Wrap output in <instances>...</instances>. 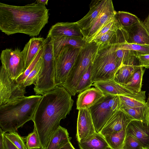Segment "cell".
Here are the masks:
<instances>
[{
	"label": "cell",
	"mask_w": 149,
	"mask_h": 149,
	"mask_svg": "<svg viewBox=\"0 0 149 149\" xmlns=\"http://www.w3.org/2000/svg\"><path fill=\"white\" fill-rule=\"evenodd\" d=\"M74 100L63 87L57 86L44 94L37 106L32 121L36 129L41 149H46L61 120L72 110Z\"/></svg>",
	"instance_id": "cell-1"
},
{
	"label": "cell",
	"mask_w": 149,
	"mask_h": 149,
	"mask_svg": "<svg viewBox=\"0 0 149 149\" xmlns=\"http://www.w3.org/2000/svg\"><path fill=\"white\" fill-rule=\"evenodd\" d=\"M49 10L36 1L24 6L0 3V30L7 35L38 36L48 23Z\"/></svg>",
	"instance_id": "cell-2"
},
{
	"label": "cell",
	"mask_w": 149,
	"mask_h": 149,
	"mask_svg": "<svg viewBox=\"0 0 149 149\" xmlns=\"http://www.w3.org/2000/svg\"><path fill=\"white\" fill-rule=\"evenodd\" d=\"M42 95L25 96L0 106V127L5 133L17 131L32 120Z\"/></svg>",
	"instance_id": "cell-3"
},
{
	"label": "cell",
	"mask_w": 149,
	"mask_h": 149,
	"mask_svg": "<svg viewBox=\"0 0 149 149\" xmlns=\"http://www.w3.org/2000/svg\"><path fill=\"white\" fill-rule=\"evenodd\" d=\"M118 43L99 46L92 65L93 83L114 79L116 72L122 64L116 54Z\"/></svg>",
	"instance_id": "cell-4"
},
{
	"label": "cell",
	"mask_w": 149,
	"mask_h": 149,
	"mask_svg": "<svg viewBox=\"0 0 149 149\" xmlns=\"http://www.w3.org/2000/svg\"><path fill=\"white\" fill-rule=\"evenodd\" d=\"M99 46L95 42L93 41L87 43L81 48L74 65L61 86L72 95L76 94L75 88L78 82L87 69L92 65Z\"/></svg>",
	"instance_id": "cell-5"
},
{
	"label": "cell",
	"mask_w": 149,
	"mask_h": 149,
	"mask_svg": "<svg viewBox=\"0 0 149 149\" xmlns=\"http://www.w3.org/2000/svg\"><path fill=\"white\" fill-rule=\"evenodd\" d=\"M42 58L43 63L33 90L36 95H43L56 86L55 81V68L52 47L48 40L45 45Z\"/></svg>",
	"instance_id": "cell-6"
},
{
	"label": "cell",
	"mask_w": 149,
	"mask_h": 149,
	"mask_svg": "<svg viewBox=\"0 0 149 149\" xmlns=\"http://www.w3.org/2000/svg\"><path fill=\"white\" fill-rule=\"evenodd\" d=\"M80 49L67 45L63 47L54 57L55 81L56 86H61L65 81Z\"/></svg>",
	"instance_id": "cell-7"
},
{
	"label": "cell",
	"mask_w": 149,
	"mask_h": 149,
	"mask_svg": "<svg viewBox=\"0 0 149 149\" xmlns=\"http://www.w3.org/2000/svg\"><path fill=\"white\" fill-rule=\"evenodd\" d=\"M0 58L1 66L13 80H15L25 70L22 51L18 48L14 49L6 48L2 50Z\"/></svg>",
	"instance_id": "cell-8"
},
{
	"label": "cell",
	"mask_w": 149,
	"mask_h": 149,
	"mask_svg": "<svg viewBox=\"0 0 149 149\" xmlns=\"http://www.w3.org/2000/svg\"><path fill=\"white\" fill-rule=\"evenodd\" d=\"M26 89L11 79L1 66L0 71V106L25 96Z\"/></svg>",
	"instance_id": "cell-9"
},
{
	"label": "cell",
	"mask_w": 149,
	"mask_h": 149,
	"mask_svg": "<svg viewBox=\"0 0 149 149\" xmlns=\"http://www.w3.org/2000/svg\"><path fill=\"white\" fill-rule=\"evenodd\" d=\"M92 86L100 90L104 95L125 96L146 103L145 91L134 92L117 83L114 79L95 82L93 83Z\"/></svg>",
	"instance_id": "cell-10"
},
{
	"label": "cell",
	"mask_w": 149,
	"mask_h": 149,
	"mask_svg": "<svg viewBox=\"0 0 149 149\" xmlns=\"http://www.w3.org/2000/svg\"><path fill=\"white\" fill-rule=\"evenodd\" d=\"M110 95H104L90 110L95 129L100 133L107 122L115 112L109 103Z\"/></svg>",
	"instance_id": "cell-11"
},
{
	"label": "cell",
	"mask_w": 149,
	"mask_h": 149,
	"mask_svg": "<svg viewBox=\"0 0 149 149\" xmlns=\"http://www.w3.org/2000/svg\"><path fill=\"white\" fill-rule=\"evenodd\" d=\"M137 54L134 52H130L116 72L114 78L117 83L124 85L134 72L141 67Z\"/></svg>",
	"instance_id": "cell-12"
},
{
	"label": "cell",
	"mask_w": 149,
	"mask_h": 149,
	"mask_svg": "<svg viewBox=\"0 0 149 149\" xmlns=\"http://www.w3.org/2000/svg\"><path fill=\"white\" fill-rule=\"evenodd\" d=\"M116 13L112 1L107 0L106 5L100 15L92 25L83 33L84 40L88 43L92 38L110 20L113 18Z\"/></svg>",
	"instance_id": "cell-13"
},
{
	"label": "cell",
	"mask_w": 149,
	"mask_h": 149,
	"mask_svg": "<svg viewBox=\"0 0 149 149\" xmlns=\"http://www.w3.org/2000/svg\"><path fill=\"white\" fill-rule=\"evenodd\" d=\"M134 120L120 108L114 113L100 133L105 137L126 130L129 123Z\"/></svg>",
	"instance_id": "cell-14"
},
{
	"label": "cell",
	"mask_w": 149,
	"mask_h": 149,
	"mask_svg": "<svg viewBox=\"0 0 149 149\" xmlns=\"http://www.w3.org/2000/svg\"><path fill=\"white\" fill-rule=\"evenodd\" d=\"M96 132L89 109L79 110L76 134L78 143Z\"/></svg>",
	"instance_id": "cell-15"
},
{
	"label": "cell",
	"mask_w": 149,
	"mask_h": 149,
	"mask_svg": "<svg viewBox=\"0 0 149 149\" xmlns=\"http://www.w3.org/2000/svg\"><path fill=\"white\" fill-rule=\"evenodd\" d=\"M60 36H66L84 39V35L76 22L56 23L51 27L47 38L50 39Z\"/></svg>",
	"instance_id": "cell-16"
},
{
	"label": "cell",
	"mask_w": 149,
	"mask_h": 149,
	"mask_svg": "<svg viewBox=\"0 0 149 149\" xmlns=\"http://www.w3.org/2000/svg\"><path fill=\"white\" fill-rule=\"evenodd\" d=\"M126 133L138 140L144 148L149 149V122L132 120L127 125Z\"/></svg>",
	"instance_id": "cell-17"
},
{
	"label": "cell",
	"mask_w": 149,
	"mask_h": 149,
	"mask_svg": "<svg viewBox=\"0 0 149 149\" xmlns=\"http://www.w3.org/2000/svg\"><path fill=\"white\" fill-rule=\"evenodd\" d=\"M123 28L127 35V43L149 46V30L142 21Z\"/></svg>",
	"instance_id": "cell-18"
},
{
	"label": "cell",
	"mask_w": 149,
	"mask_h": 149,
	"mask_svg": "<svg viewBox=\"0 0 149 149\" xmlns=\"http://www.w3.org/2000/svg\"><path fill=\"white\" fill-rule=\"evenodd\" d=\"M107 1L93 0L91 1L88 13L82 18L76 22L82 33L88 29L99 17L103 11Z\"/></svg>",
	"instance_id": "cell-19"
},
{
	"label": "cell",
	"mask_w": 149,
	"mask_h": 149,
	"mask_svg": "<svg viewBox=\"0 0 149 149\" xmlns=\"http://www.w3.org/2000/svg\"><path fill=\"white\" fill-rule=\"evenodd\" d=\"M48 40L46 38L33 37L26 44L22 51L25 63V69L30 65L39 51L45 45Z\"/></svg>",
	"instance_id": "cell-20"
},
{
	"label": "cell",
	"mask_w": 149,
	"mask_h": 149,
	"mask_svg": "<svg viewBox=\"0 0 149 149\" xmlns=\"http://www.w3.org/2000/svg\"><path fill=\"white\" fill-rule=\"evenodd\" d=\"M104 95L97 88H88L79 93L78 96L77 109H89L94 105Z\"/></svg>",
	"instance_id": "cell-21"
},
{
	"label": "cell",
	"mask_w": 149,
	"mask_h": 149,
	"mask_svg": "<svg viewBox=\"0 0 149 149\" xmlns=\"http://www.w3.org/2000/svg\"><path fill=\"white\" fill-rule=\"evenodd\" d=\"M49 39L52 46L54 57L63 47L65 46L71 45L81 48L87 43L86 41L83 39L66 36H60Z\"/></svg>",
	"instance_id": "cell-22"
},
{
	"label": "cell",
	"mask_w": 149,
	"mask_h": 149,
	"mask_svg": "<svg viewBox=\"0 0 149 149\" xmlns=\"http://www.w3.org/2000/svg\"><path fill=\"white\" fill-rule=\"evenodd\" d=\"M80 149H106L109 147L105 137L95 133L78 143Z\"/></svg>",
	"instance_id": "cell-23"
},
{
	"label": "cell",
	"mask_w": 149,
	"mask_h": 149,
	"mask_svg": "<svg viewBox=\"0 0 149 149\" xmlns=\"http://www.w3.org/2000/svg\"><path fill=\"white\" fill-rule=\"evenodd\" d=\"M71 139L67 130L60 126L52 136L46 149H60Z\"/></svg>",
	"instance_id": "cell-24"
},
{
	"label": "cell",
	"mask_w": 149,
	"mask_h": 149,
	"mask_svg": "<svg viewBox=\"0 0 149 149\" xmlns=\"http://www.w3.org/2000/svg\"><path fill=\"white\" fill-rule=\"evenodd\" d=\"M144 72L143 67H140L123 85L134 92H140L141 91L142 80Z\"/></svg>",
	"instance_id": "cell-25"
},
{
	"label": "cell",
	"mask_w": 149,
	"mask_h": 149,
	"mask_svg": "<svg viewBox=\"0 0 149 149\" xmlns=\"http://www.w3.org/2000/svg\"><path fill=\"white\" fill-rule=\"evenodd\" d=\"M121 109L134 120L149 122V108L147 105L141 107Z\"/></svg>",
	"instance_id": "cell-26"
},
{
	"label": "cell",
	"mask_w": 149,
	"mask_h": 149,
	"mask_svg": "<svg viewBox=\"0 0 149 149\" xmlns=\"http://www.w3.org/2000/svg\"><path fill=\"white\" fill-rule=\"evenodd\" d=\"M126 134V129L104 137L112 149H122Z\"/></svg>",
	"instance_id": "cell-27"
},
{
	"label": "cell",
	"mask_w": 149,
	"mask_h": 149,
	"mask_svg": "<svg viewBox=\"0 0 149 149\" xmlns=\"http://www.w3.org/2000/svg\"><path fill=\"white\" fill-rule=\"evenodd\" d=\"M115 16L119 24L123 28L130 27L140 20L135 15L125 11L116 12Z\"/></svg>",
	"instance_id": "cell-28"
},
{
	"label": "cell",
	"mask_w": 149,
	"mask_h": 149,
	"mask_svg": "<svg viewBox=\"0 0 149 149\" xmlns=\"http://www.w3.org/2000/svg\"><path fill=\"white\" fill-rule=\"evenodd\" d=\"M92 66L85 71L79 80L75 88L76 93H80L91 88L92 83L91 79Z\"/></svg>",
	"instance_id": "cell-29"
},
{
	"label": "cell",
	"mask_w": 149,
	"mask_h": 149,
	"mask_svg": "<svg viewBox=\"0 0 149 149\" xmlns=\"http://www.w3.org/2000/svg\"><path fill=\"white\" fill-rule=\"evenodd\" d=\"M44 46L38 52L36 57L29 67L15 80L23 88H26L23 86L24 82L31 72L33 69L40 58L42 56Z\"/></svg>",
	"instance_id": "cell-30"
},
{
	"label": "cell",
	"mask_w": 149,
	"mask_h": 149,
	"mask_svg": "<svg viewBox=\"0 0 149 149\" xmlns=\"http://www.w3.org/2000/svg\"><path fill=\"white\" fill-rule=\"evenodd\" d=\"M118 47L119 48L134 51L138 55L149 54L148 46L129 43L126 42L118 44Z\"/></svg>",
	"instance_id": "cell-31"
},
{
	"label": "cell",
	"mask_w": 149,
	"mask_h": 149,
	"mask_svg": "<svg viewBox=\"0 0 149 149\" xmlns=\"http://www.w3.org/2000/svg\"><path fill=\"white\" fill-rule=\"evenodd\" d=\"M43 63L42 56L40 58L36 65L25 80L23 86L26 88L33 84L35 85L42 70Z\"/></svg>",
	"instance_id": "cell-32"
},
{
	"label": "cell",
	"mask_w": 149,
	"mask_h": 149,
	"mask_svg": "<svg viewBox=\"0 0 149 149\" xmlns=\"http://www.w3.org/2000/svg\"><path fill=\"white\" fill-rule=\"evenodd\" d=\"M122 26L118 22L115 16L113 18L109 21L92 38L89 43L97 40L102 36L109 30H116L120 28Z\"/></svg>",
	"instance_id": "cell-33"
},
{
	"label": "cell",
	"mask_w": 149,
	"mask_h": 149,
	"mask_svg": "<svg viewBox=\"0 0 149 149\" xmlns=\"http://www.w3.org/2000/svg\"><path fill=\"white\" fill-rule=\"evenodd\" d=\"M28 149H41V145L36 127L34 126L33 131L24 138Z\"/></svg>",
	"instance_id": "cell-34"
},
{
	"label": "cell",
	"mask_w": 149,
	"mask_h": 149,
	"mask_svg": "<svg viewBox=\"0 0 149 149\" xmlns=\"http://www.w3.org/2000/svg\"><path fill=\"white\" fill-rule=\"evenodd\" d=\"M120 101V109H129L145 106L146 103L125 96L119 95Z\"/></svg>",
	"instance_id": "cell-35"
},
{
	"label": "cell",
	"mask_w": 149,
	"mask_h": 149,
	"mask_svg": "<svg viewBox=\"0 0 149 149\" xmlns=\"http://www.w3.org/2000/svg\"><path fill=\"white\" fill-rule=\"evenodd\" d=\"M4 135L18 149H28L24 138L20 136L17 131L6 133Z\"/></svg>",
	"instance_id": "cell-36"
},
{
	"label": "cell",
	"mask_w": 149,
	"mask_h": 149,
	"mask_svg": "<svg viewBox=\"0 0 149 149\" xmlns=\"http://www.w3.org/2000/svg\"><path fill=\"white\" fill-rule=\"evenodd\" d=\"M142 145L132 136L126 134L122 149H144Z\"/></svg>",
	"instance_id": "cell-37"
},
{
	"label": "cell",
	"mask_w": 149,
	"mask_h": 149,
	"mask_svg": "<svg viewBox=\"0 0 149 149\" xmlns=\"http://www.w3.org/2000/svg\"><path fill=\"white\" fill-rule=\"evenodd\" d=\"M120 28L115 30H109L102 36L97 40L94 41L99 46L111 44L118 30Z\"/></svg>",
	"instance_id": "cell-38"
},
{
	"label": "cell",
	"mask_w": 149,
	"mask_h": 149,
	"mask_svg": "<svg viewBox=\"0 0 149 149\" xmlns=\"http://www.w3.org/2000/svg\"><path fill=\"white\" fill-rule=\"evenodd\" d=\"M140 62L141 66L148 68H149V54L137 55Z\"/></svg>",
	"instance_id": "cell-39"
},
{
	"label": "cell",
	"mask_w": 149,
	"mask_h": 149,
	"mask_svg": "<svg viewBox=\"0 0 149 149\" xmlns=\"http://www.w3.org/2000/svg\"><path fill=\"white\" fill-rule=\"evenodd\" d=\"M4 149H18L4 134Z\"/></svg>",
	"instance_id": "cell-40"
},
{
	"label": "cell",
	"mask_w": 149,
	"mask_h": 149,
	"mask_svg": "<svg viewBox=\"0 0 149 149\" xmlns=\"http://www.w3.org/2000/svg\"><path fill=\"white\" fill-rule=\"evenodd\" d=\"M5 133L0 128V149H4V134Z\"/></svg>",
	"instance_id": "cell-41"
},
{
	"label": "cell",
	"mask_w": 149,
	"mask_h": 149,
	"mask_svg": "<svg viewBox=\"0 0 149 149\" xmlns=\"http://www.w3.org/2000/svg\"><path fill=\"white\" fill-rule=\"evenodd\" d=\"M60 149H76L72 145L70 141L68 142Z\"/></svg>",
	"instance_id": "cell-42"
},
{
	"label": "cell",
	"mask_w": 149,
	"mask_h": 149,
	"mask_svg": "<svg viewBox=\"0 0 149 149\" xmlns=\"http://www.w3.org/2000/svg\"><path fill=\"white\" fill-rule=\"evenodd\" d=\"M36 2L44 5H47L48 0H38L36 1Z\"/></svg>",
	"instance_id": "cell-43"
},
{
	"label": "cell",
	"mask_w": 149,
	"mask_h": 149,
	"mask_svg": "<svg viewBox=\"0 0 149 149\" xmlns=\"http://www.w3.org/2000/svg\"><path fill=\"white\" fill-rule=\"evenodd\" d=\"M143 23L149 30V14L143 22Z\"/></svg>",
	"instance_id": "cell-44"
},
{
	"label": "cell",
	"mask_w": 149,
	"mask_h": 149,
	"mask_svg": "<svg viewBox=\"0 0 149 149\" xmlns=\"http://www.w3.org/2000/svg\"><path fill=\"white\" fill-rule=\"evenodd\" d=\"M146 104L149 108V96H148L147 102H146Z\"/></svg>",
	"instance_id": "cell-45"
},
{
	"label": "cell",
	"mask_w": 149,
	"mask_h": 149,
	"mask_svg": "<svg viewBox=\"0 0 149 149\" xmlns=\"http://www.w3.org/2000/svg\"><path fill=\"white\" fill-rule=\"evenodd\" d=\"M106 149H112L111 148H110V147H109Z\"/></svg>",
	"instance_id": "cell-46"
},
{
	"label": "cell",
	"mask_w": 149,
	"mask_h": 149,
	"mask_svg": "<svg viewBox=\"0 0 149 149\" xmlns=\"http://www.w3.org/2000/svg\"><path fill=\"white\" fill-rule=\"evenodd\" d=\"M144 149H148L145 148Z\"/></svg>",
	"instance_id": "cell-47"
}]
</instances>
